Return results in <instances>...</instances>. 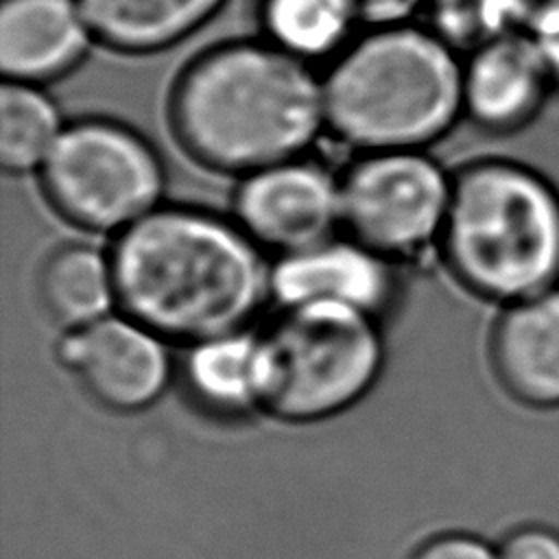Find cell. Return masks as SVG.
<instances>
[{
    "instance_id": "cell-10",
    "label": "cell",
    "mask_w": 559,
    "mask_h": 559,
    "mask_svg": "<svg viewBox=\"0 0 559 559\" xmlns=\"http://www.w3.org/2000/svg\"><path fill=\"white\" fill-rule=\"evenodd\" d=\"M559 85L539 39L504 31L463 57V118L489 135L528 129Z\"/></svg>"
},
{
    "instance_id": "cell-22",
    "label": "cell",
    "mask_w": 559,
    "mask_h": 559,
    "mask_svg": "<svg viewBox=\"0 0 559 559\" xmlns=\"http://www.w3.org/2000/svg\"><path fill=\"white\" fill-rule=\"evenodd\" d=\"M365 26H382L415 20L428 0H356Z\"/></svg>"
},
{
    "instance_id": "cell-16",
    "label": "cell",
    "mask_w": 559,
    "mask_h": 559,
    "mask_svg": "<svg viewBox=\"0 0 559 559\" xmlns=\"http://www.w3.org/2000/svg\"><path fill=\"white\" fill-rule=\"evenodd\" d=\"M37 297L61 332L114 314L118 290L109 249L100 251L83 242L52 249L37 273Z\"/></svg>"
},
{
    "instance_id": "cell-7",
    "label": "cell",
    "mask_w": 559,
    "mask_h": 559,
    "mask_svg": "<svg viewBox=\"0 0 559 559\" xmlns=\"http://www.w3.org/2000/svg\"><path fill=\"white\" fill-rule=\"evenodd\" d=\"M452 173L428 151L360 153L341 175V221L349 238L402 262L437 249Z\"/></svg>"
},
{
    "instance_id": "cell-17",
    "label": "cell",
    "mask_w": 559,
    "mask_h": 559,
    "mask_svg": "<svg viewBox=\"0 0 559 559\" xmlns=\"http://www.w3.org/2000/svg\"><path fill=\"white\" fill-rule=\"evenodd\" d=\"M258 35L310 66L330 63L360 33L356 0H258Z\"/></svg>"
},
{
    "instance_id": "cell-1",
    "label": "cell",
    "mask_w": 559,
    "mask_h": 559,
    "mask_svg": "<svg viewBox=\"0 0 559 559\" xmlns=\"http://www.w3.org/2000/svg\"><path fill=\"white\" fill-rule=\"evenodd\" d=\"M118 310L170 345L251 330L271 301L266 253L231 218L194 205H159L114 236Z\"/></svg>"
},
{
    "instance_id": "cell-6",
    "label": "cell",
    "mask_w": 559,
    "mask_h": 559,
    "mask_svg": "<svg viewBox=\"0 0 559 559\" xmlns=\"http://www.w3.org/2000/svg\"><path fill=\"white\" fill-rule=\"evenodd\" d=\"M37 177L50 210L87 234L118 236L164 205L159 151L109 116L68 120Z\"/></svg>"
},
{
    "instance_id": "cell-13",
    "label": "cell",
    "mask_w": 559,
    "mask_h": 559,
    "mask_svg": "<svg viewBox=\"0 0 559 559\" xmlns=\"http://www.w3.org/2000/svg\"><path fill=\"white\" fill-rule=\"evenodd\" d=\"M94 46L79 0H0L2 81L46 87L79 70Z\"/></svg>"
},
{
    "instance_id": "cell-9",
    "label": "cell",
    "mask_w": 559,
    "mask_h": 559,
    "mask_svg": "<svg viewBox=\"0 0 559 559\" xmlns=\"http://www.w3.org/2000/svg\"><path fill=\"white\" fill-rule=\"evenodd\" d=\"M231 218L264 253L304 251L343 227L341 175L308 155L253 170L238 179Z\"/></svg>"
},
{
    "instance_id": "cell-3",
    "label": "cell",
    "mask_w": 559,
    "mask_h": 559,
    "mask_svg": "<svg viewBox=\"0 0 559 559\" xmlns=\"http://www.w3.org/2000/svg\"><path fill=\"white\" fill-rule=\"evenodd\" d=\"M321 83L328 131L358 153L428 151L463 118V55L415 20L360 31Z\"/></svg>"
},
{
    "instance_id": "cell-12",
    "label": "cell",
    "mask_w": 559,
    "mask_h": 559,
    "mask_svg": "<svg viewBox=\"0 0 559 559\" xmlns=\"http://www.w3.org/2000/svg\"><path fill=\"white\" fill-rule=\"evenodd\" d=\"M487 360L498 386L515 404L559 408V286L498 308Z\"/></svg>"
},
{
    "instance_id": "cell-2",
    "label": "cell",
    "mask_w": 559,
    "mask_h": 559,
    "mask_svg": "<svg viewBox=\"0 0 559 559\" xmlns=\"http://www.w3.org/2000/svg\"><path fill=\"white\" fill-rule=\"evenodd\" d=\"M166 116L190 159L238 179L308 155L328 131L321 74L260 35L194 52L170 83Z\"/></svg>"
},
{
    "instance_id": "cell-4",
    "label": "cell",
    "mask_w": 559,
    "mask_h": 559,
    "mask_svg": "<svg viewBox=\"0 0 559 559\" xmlns=\"http://www.w3.org/2000/svg\"><path fill=\"white\" fill-rule=\"evenodd\" d=\"M437 253L463 290L498 308L559 286V186L513 157L463 164Z\"/></svg>"
},
{
    "instance_id": "cell-21",
    "label": "cell",
    "mask_w": 559,
    "mask_h": 559,
    "mask_svg": "<svg viewBox=\"0 0 559 559\" xmlns=\"http://www.w3.org/2000/svg\"><path fill=\"white\" fill-rule=\"evenodd\" d=\"M413 559H500V555L498 546L489 544L487 539L456 531L435 535L419 546Z\"/></svg>"
},
{
    "instance_id": "cell-15",
    "label": "cell",
    "mask_w": 559,
    "mask_h": 559,
    "mask_svg": "<svg viewBox=\"0 0 559 559\" xmlns=\"http://www.w3.org/2000/svg\"><path fill=\"white\" fill-rule=\"evenodd\" d=\"M96 46L148 57L179 46L207 26L227 0H79Z\"/></svg>"
},
{
    "instance_id": "cell-11",
    "label": "cell",
    "mask_w": 559,
    "mask_h": 559,
    "mask_svg": "<svg viewBox=\"0 0 559 559\" xmlns=\"http://www.w3.org/2000/svg\"><path fill=\"white\" fill-rule=\"evenodd\" d=\"M397 297V262L349 236H334L271 264V301L277 308L332 304L382 319Z\"/></svg>"
},
{
    "instance_id": "cell-8",
    "label": "cell",
    "mask_w": 559,
    "mask_h": 559,
    "mask_svg": "<svg viewBox=\"0 0 559 559\" xmlns=\"http://www.w3.org/2000/svg\"><path fill=\"white\" fill-rule=\"evenodd\" d=\"M55 360L98 408L116 415L148 411L175 378L170 343L120 310L61 332Z\"/></svg>"
},
{
    "instance_id": "cell-18",
    "label": "cell",
    "mask_w": 559,
    "mask_h": 559,
    "mask_svg": "<svg viewBox=\"0 0 559 559\" xmlns=\"http://www.w3.org/2000/svg\"><path fill=\"white\" fill-rule=\"evenodd\" d=\"M61 109L44 85L2 81L0 164L11 175L39 173L63 127Z\"/></svg>"
},
{
    "instance_id": "cell-14",
    "label": "cell",
    "mask_w": 559,
    "mask_h": 559,
    "mask_svg": "<svg viewBox=\"0 0 559 559\" xmlns=\"http://www.w3.org/2000/svg\"><path fill=\"white\" fill-rule=\"evenodd\" d=\"M177 376L190 404L210 419L234 424L264 415L262 354L253 330L186 347Z\"/></svg>"
},
{
    "instance_id": "cell-20",
    "label": "cell",
    "mask_w": 559,
    "mask_h": 559,
    "mask_svg": "<svg viewBox=\"0 0 559 559\" xmlns=\"http://www.w3.org/2000/svg\"><path fill=\"white\" fill-rule=\"evenodd\" d=\"M500 559H559V531L531 522L504 535L498 544Z\"/></svg>"
},
{
    "instance_id": "cell-5",
    "label": "cell",
    "mask_w": 559,
    "mask_h": 559,
    "mask_svg": "<svg viewBox=\"0 0 559 559\" xmlns=\"http://www.w3.org/2000/svg\"><path fill=\"white\" fill-rule=\"evenodd\" d=\"M382 319L332 304L280 308L258 332L264 415L312 426L360 404L386 365Z\"/></svg>"
},
{
    "instance_id": "cell-19",
    "label": "cell",
    "mask_w": 559,
    "mask_h": 559,
    "mask_svg": "<svg viewBox=\"0 0 559 559\" xmlns=\"http://www.w3.org/2000/svg\"><path fill=\"white\" fill-rule=\"evenodd\" d=\"M511 31H522L542 44L559 41V0H502Z\"/></svg>"
}]
</instances>
